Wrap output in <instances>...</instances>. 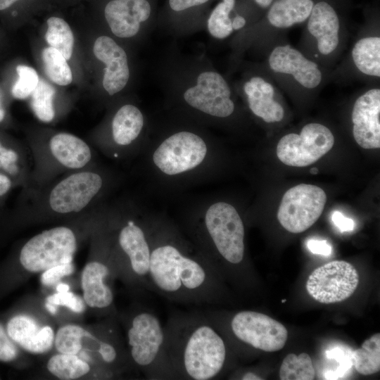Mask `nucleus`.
<instances>
[{"label": "nucleus", "mask_w": 380, "mask_h": 380, "mask_svg": "<svg viewBox=\"0 0 380 380\" xmlns=\"http://www.w3.org/2000/svg\"><path fill=\"white\" fill-rule=\"evenodd\" d=\"M150 291L182 305H208L220 300V276L177 227L151 218Z\"/></svg>", "instance_id": "obj_1"}, {"label": "nucleus", "mask_w": 380, "mask_h": 380, "mask_svg": "<svg viewBox=\"0 0 380 380\" xmlns=\"http://www.w3.org/2000/svg\"><path fill=\"white\" fill-rule=\"evenodd\" d=\"M157 75L174 117L204 127L236 111L232 86L204 53L184 54L172 46L160 60Z\"/></svg>", "instance_id": "obj_2"}, {"label": "nucleus", "mask_w": 380, "mask_h": 380, "mask_svg": "<svg viewBox=\"0 0 380 380\" xmlns=\"http://www.w3.org/2000/svg\"><path fill=\"white\" fill-rule=\"evenodd\" d=\"M164 331L171 379L210 380L223 372L226 342L203 311L172 312Z\"/></svg>", "instance_id": "obj_3"}, {"label": "nucleus", "mask_w": 380, "mask_h": 380, "mask_svg": "<svg viewBox=\"0 0 380 380\" xmlns=\"http://www.w3.org/2000/svg\"><path fill=\"white\" fill-rule=\"evenodd\" d=\"M110 181V175L97 165L64 174L25 188L23 208L30 217L42 218L85 215L98 208Z\"/></svg>", "instance_id": "obj_4"}, {"label": "nucleus", "mask_w": 380, "mask_h": 380, "mask_svg": "<svg viewBox=\"0 0 380 380\" xmlns=\"http://www.w3.org/2000/svg\"><path fill=\"white\" fill-rule=\"evenodd\" d=\"M184 228L189 240L219 275L222 263L243 262L245 229L232 205L224 201L208 205L190 216Z\"/></svg>", "instance_id": "obj_5"}, {"label": "nucleus", "mask_w": 380, "mask_h": 380, "mask_svg": "<svg viewBox=\"0 0 380 380\" xmlns=\"http://www.w3.org/2000/svg\"><path fill=\"white\" fill-rule=\"evenodd\" d=\"M210 145L203 126L176 118L160 134L151 154V164L162 178L191 176L208 165Z\"/></svg>", "instance_id": "obj_6"}, {"label": "nucleus", "mask_w": 380, "mask_h": 380, "mask_svg": "<svg viewBox=\"0 0 380 380\" xmlns=\"http://www.w3.org/2000/svg\"><path fill=\"white\" fill-rule=\"evenodd\" d=\"M30 156L32 166L27 187L42 185L64 174L96 165L89 145L68 132L54 133L46 141L30 143Z\"/></svg>", "instance_id": "obj_7"}, {"label": "nucleus", "mask_w": 380, "mask_h": 380, "mask_svg": "<svg viewBox=\"0 0 380 380\" xmlns=\"http://www.w3.org/2000/svg\"><path fill=\"white\" fill-rule=\"evenodd\" d=\"M108 220L109 230L113 232V251L119 267L132 282L150 291L151 217L141 219L132 213H115Z\"/></svg>", "instance_id": "obj_8"}, {"label": "nucleus", "mask_w": 380, "mask_h": 380, "mask_svg": "<svg viewBox=\"0 0 380 380\" xmlns=\"http://www.w3.org/2000/svg\"><path fill=\"white\" fill-rule=\"evenodd\" d=\"M132 362L151 380H169L171 375L165 351V331L151 309H139L132 315L127 331Z\"/></svg>", "instance_id": "obj_9"}, {"label": "nucleus", "mask_w": 380, "mask_h": 380, "mask_svg": "<svg viewBox=\"0 0 380 380\" xmlns=\"http://www.w3.org/2000/svg\"><path fill=\"white\" fill-rule=\"evenodd\" d=\"M77 246L75 231L68 226H57L27 240L20 251L19 260L29 272H42L56 265L71 263Z\"/></svg>", "instance_id": "obj_10"}, {"label": "nucleus", "mask_w": 380, "mask_h": 380, "mask_svg": "<svg viewBox=\"0 0 380 380\" xmlns=\"http://www.w3.org/2000/svg\"><path fill=\"white\" fill-rule=\"evenodd\" d=\"M158 0H103L102 15L116 37H144L156 26Z\"/></svg>", "instance_id": "obj_11"}, {"label": "nucleus", "mask_w": 380, "mask_h": 380, "mask_svg": "<svg viewBox=\"0 0 380 380\" xmlns=\"http://www.w3.org/2000/svg\"><path fill=\"white\" fill-rule=\"evenodd\" d=\"M334 144V135L327 127L311 122L299 134L290 133L282 137L277 146V156L286 165L306 167L328 153Z\"/></svg>", "instance_id": "obj_12"}, {"label": "nucleus", "mask_w": 380, "mask_h": 380, "mask_svg": "<svg viewBox=\"0 0 380 380\" xmlns=\"http://www.w3.org/2000/svg\"><path fill=\"white\" fill-rule=\"evenodd\" d=\"M327 202V195L320 187L300 184L287 190L277 212L281 225L291 233H300L319 219Z\"/></svg>", "instance_id": "obj_13"}, {"label": "nucleus", "mask_w": 380, "mask_h": 380, "mask_svg": "<svg viewBox=\"0 0 380 380\" xmlns=\"http://www.w3.org/2000/svg\"><path fill=\"white\" fill-rule=\"evenodd\" d=\"M229 328L236 340L266 352L282 349L288 337L287 329L280 322L252 310L234 314L229 321Z\"/></svg>", "instance_id": "obj_14"}, {"label": "nucleus", "mask_w": 380, "mask_h": 380, "mask_svg": "<svg viewBox=\"0 0 380 380\" xmlns=\"http://www.w3.org/2000/svg\"><path fill=\"white\" fill-rule=\"evenodd\" d=\"M359 276L350 263L334 260L315 269L306 283L308 293L322 303H334L348 298L355 291Z\"/></svg>", "instance_id": "obj_15"}, {"label": "nucleus", "mask_w": 380, "mask_h": 380, "mask_svg": "<svg viewBox=\"0 0 380 380\" xmlns=\"http://www.w3.org/2000/svg\"><path fill=\"white\" fill-rule=\"evenodd\" d=\"M109 127L108 139L101 150L110 156L122 157L133 151L145 136L146 118L138 106L126 103L115 110Z\"/></svg>", "instance_id": "obj_16"}, {"label": "nucleus", "mask_w": 380, "mask_h": 380, "mask_svg": "<svg viewBox=\"0 0 380 380\" xmlns=\"http://www.w3.org/2000/svg\"><path fill=\"white\" fill-rule=\"evenodd\" d=\"M213 0H165L158 11L156 26L174 37L205 30Z\"/></svg>", "instance_id": "obj_17"}, {"label": "nucleus", "mask_w": 380, "mask_h": 380, "mask_svg": "<svg viewBox=\"0 0 380 380\" xmlns=\"http://www.w3.org/2000/svg\"><path fill=\"white\" fill-rule=\"evenodd\" d=\"M95 57L103 64L102 86L110 96L122 91L131 78L129 58L125 49L113 37H98L93 46Z\"/></svg>", "instance_id": "obj_18"}, {"label": "nucleus", "mask_w": 380, "mask_h": 380, "mask_svg": "<svg viewBox=\"0 0 380 380\" xmlns=\"http://www.w3.org/2000/svg\"><path fill=\"white\" fill-rule=\"evenodd\" d=\"M353 134L365 149L380 148V89L373 88L361 94L352 110Z\"/></svg>", "instance_id": "obj_19"}, {"label": "nucleus", "mask_w": 380, "mask_h": 380, "mask_svg": "<svg viewBox=\"0 0 380 380\" xmlns=\"http://www.w3.org/2000/svg\"><path fill=\"white\" fill-rule=\"evenodd\" d=\"M268 63L273 72L291 75L305 88L315 89L322 82L317 64L289 44L275 46L269 55Z\"/></svg>", "instance_id": "obj_20"}, {"label": "nucleus", "mask_w": 380, "mask_h": 380, "mask_svg": "<svg viewBox=\"0 0 380 380\" xmlns=\"http://www.w3.org/2000/svg\"><path fill=\"white\" fill-rule=\"evenodd\" d=\"M240 89L248 109L255 116L267 123L283 119L284 110L281 104L274 99V87L264 77L248 75L242 80Z\"/></svg>", "instance_id": "obj_21"}, {"label": "nucleus", "mask_w": 380, "mask_h": 380, "mask_svg": "<svg viewBox=\"0 0 380 380\" xmlns=\"http://www.w3.org/2000/svg\"><path fill=\"white\" fill-rule=\"evenodd\" d=\"M6 329L14 343L32 353H46L54 341L55 336L51 327H42L34 319L25 315L11 317Z\"/></svg>", "instance_id": "obj_22"}, {"label": "nucleus", "mask_w": 380, "mask_h": 380, "mask_svg": "<svg viewBox=\"0 0 380 380\" xmlns=\"http://www.w3.org/2000/svg\"><path fill=\"white\" fill-rule=\"evenodd\" d=\"M308 30L317 41L319 52L333 53L339 43L340 23L336 12L326 1L314 4L308 18Z\"/></svg>", "instance_id": "obj_23"}, {"label": "nucleus", "mask_w": 380, "mask_h": 380, "mask_svg": "<svg viewBox=\"0 0 380 380\" xmlns=\"http://www.w3.org/2000/svg\"><path fill=\"white\" fill-rule=\"evenodd\" d=\"M110 268L102 261L89 262L84 267L81 284L84 300L92 308L108 309L113 303V293L106 283Z\"/></svg>", "instance_id": "obj_24"}, {"label": "nucleus", "mask_w": 380, "mask_h": 380, "mask_svg": "<svg viewBox=\"0 0 380 380\" xmlns=\"http://www.w3.org/2000/svg\"><path fill=\"white\" fill-rule=\"evenodd\" d=\"M313 6L312 0H277L268 11L267 20L274 27L289 28L305 21Z\"/></svg>", "instance_id": "obj_25"}, {"label": "nucleus", "mask_w": 380, "mask_h": 380, "mask_svg": "<svg viewBox=\"0 0 380 380\" xmlns=\"http://www.w3.org/2000/svg\"><path fill=\"white\" fill-rule=\"evenodd\" d=\"M0 172L8 176L13 182L26 188L30 184L32 165L25 151L5 144L0 138Z\"/></svg>", "instance_id": "obj_26"}, {"label": "nucleus", "mask_w": 380, "mask_h": 380, "mask_svg": "<svg viewBox=\"0 0 380 380\" xmlns=\"http://www.w3.org/2000/svg\"><path fill=\"white\" fill-rule=\"evenodd\" d=\"M351 56L357 69L368 76L380 77V37H365L352 49Z\"/></svg>", "instance_id": "obj_27"}, {"label": "nucleus", "mask_w": 380, "mask_h": 380, "mask_svg": "<svg viewBox=\"0 0 380 380\" xmlns=\"http://www.w3.org/2000/svg\"><path fill=\"white\" fill-rule=\"evenodd\" d=\"M236 0H220L210 9L205 21V30L209 35L217 40L230 37L233 32L231 14L234 10Z\"/></svg>", "instance_id": "obj_28"}, {"label": "nucleus", "mask_w": 380, "mask_h": 380, "mask_svg": "<svg viewBox=\"0 0 380 380\" xmlns=\"http://www.w3.org/2000/svg\"><path fill=\"white\" fill-rule=\"evenodd\" d=\"M353 365L362 375H371L380 370V334L366 339L352 354Z\"/></svg>", "instance_id": "obj_29"}, {"label": "nucleus", "mask_w": 380, "mask_h": 380, "mask_svg": "<svg viewBox=\"0 0 380 380\" xmlns=\"http://www.w3.org/2000/svg\"><path fill=\"white\" fill-rule=\"evenodd\" d=\"M46 42L61 52L66 60L72 54L74 36L68 23L62 18L51 16L46 20Z\"/></svg>", "instance_id": "obj_30"}, {"label": "nucleus", "mask_w": 380, "mask_h": 380, "mask_svg": "<svg viewBox=\"0 0 380 380\" xmlns=\"http://www.w3.org/2000/svg\"><path fill=\"white\" fill-rule=\"evenodd\" d=\"M47 369L60 379L70 380L87 374L90 371V366L76 355L61 353L49 360Z\"/></svg>", "instance_id": "obj_31"}, {"label": "nucleus", "mask_w": 380, "mask_h": 380, "mask_svg": "<svg viewBox=\"0 0 380 380\" xmlns=\"http://www.w3.org/2000/svg\"><path fill=\"white\" fill-rule=\"evenodd\" d=\"M42 58L44 72L53 83L66 86L71 83L72 74L67 60L57 49L49 46L43 49Z\"/></svg>", "instance_id": "obj_32"}, {"label": "nucleus", "mask_w": 380, "mask_h": 380, "mask_svg": "<svg viewBox=\"0 0 380 380\" xmlns=\"http://www.w3.org/2000/svg\"><path fill=\"white\" fill-rule=\"evenodd\" d=\"M279 377L281 380L314 379L315 371L309 355L305 353L298 355L294 353L287 355L281 365Z\"/></svg>", "instance_id": "obj_33"}, {"label": "nucleus", "mask_w": 380, "mask_h": 380, "mask_svg": "<svg viewBox=\"0 0 380 380\" xmlns=\"http://www.w3.org/2000/svg\"><path fill=\"white\" fill-rule=\"evenodd\" d=\"M55 89L44 80H39L32 94L31 108L35 116L42 122H51L56 115L54 108Z\"/></svg>", "instance_id": "obj_34"}, {"label": "nucleus", "mask_w": 380, "mask_h": 380, "mask_svg": "<svg viewBox=\"0 0 380 380\" xmlns=\"http://www.w3.org/2000/svg\"><path fill=\"white\" fill-rule=\"evenodd\" d=\"M84 336L93 337L78 325H65L58 330L54 336L55 347L60 353L77 355L82 349Z\"/></svg>", "instance_id": "obj_35"}, {"label": "nucleus", "mask_w": 380, "mask_h": 380, "mask_svg": "<svg viewBox=\"0 0 380 380\" xmlns=\"http://www.w3.org/2000/svg\"><path fill=\"white\" fill-rule=\"evenodd\" d=\"M16 72L18 79L11 87V94L16 99L23 100L32 95L39 78L36 70L27 65H18Z\"/></svg>", "instance_id": "obj_36"}, {"label": "nucleus", "mask_w": 380, "mask_h": 380, "mask_svg": "<svg viewBox=\"0 0 380 380\" xmlns=\"http://www.w3.org/2000/svg\"><path fill=\"white\" fill-rule=\"evenodd\" d=\"M46 302L55 305L65 306L77 313L82 312L85 308L84 300L69 291L51 295L46 298Z\"/></svg>", "instance_id": "obj_37"}, {"label": "nucleus", "mask_w": 380, "mask_h": 380, "mask_svg": "<svg viewBox=\"0 0 380 380\" xmlns=\"http://www.w3.org/2000/svg\"><path fill=\"white\" fill-rule=\"evenodd\" d=\"M74 265L71 263L56 265L44 271L41 276V282L44 286H52L61 278L71 274L74 272Z\"/></svg>", "instance_id": "obj_38"}, {"label": "nucleus", "mask_w": 380, "mask_h": 380, "mask_svg": "<svg viewBox=\"0 0 380 380\" xmlns=\"http://www.w3.org/2000/svg\"><path fill=\"white\" fill-rule=\"evenodd\" d=\"M17 356V347L8 335L6 329L0 323V361L11 362Z\"/></svg>", "instance_id": "obj_39"}, {"label": "nucleus", "mask_w": 380, "mask_h": 380, "mask_svg": "<svg viewBox=\"0 0 380 380\" xmlns=\"http://www.w3.org/2000/svg\"><path fill=\"white\" fill-rule=\"evenodd\" d=\"M97 352L102 361L107 365H113L118 362V351L116 346L110 342L100 341Z\"/></svg>", "instance_id": "obj_40"}, {"label": "nucleus", "mask_w": 380, "mask_h": 380, "mask_svg": "<svg viewBox=\"0 0 380 380\" xmlns=\"http://www.w3.org/2000/svg\"><path fill=\"white\" fill-rule=\"evenodd\" d=\"M28 0H0V14L12 18L19 17L22 6L27 4Z\"/></svg>", "instance_id": "obj_41"}, {"label": "nucleus", "mask_w": 380, "mask_h": 380, "mask_svg": "<svg viewBox=\"0 0 380 380\" xmlns=\"http://www.w3.org/2000/svg\"><path fill=\"white\" fill-rule=\"evenodd\" d=\"M331 221L341 232H351L355 228V222L341 212L335 210L331 215Z\"/></svg>", "instance_id": "obj_42"}, {"label": "nucleus", "mask_w": 380, "mask_h": 380, "mask_svg": "<svg viewBox=\"0 0 380 380\" xmlns=\"http://www.w3.org/2000/svg\"><path fill=\"white\" fill-rule=\"evenodd\" d=\"M307 246L309 251L314 254L329 256L332 252V247L327 240L312 239L308 241Z\"/></svg>", "instance_id": "obj_43"}, {"label": "nucleus", "mask_w": 380, "mask_h": 380, "mask_svg": "<svg viewBox=\"0 0 380 380\" xmlns=\"http://www.w3.org/2000/svg\"><path fill=\"white\" fill-rule=\"evenodd\" d=\"M13 184V182L11 179L0 172V197L6 196L12 188Z\"/></svg>", "instance_id": "obj_44"}, {"label": "nucleus", "mask_w": 380, "mask_h": 380, "mask_svg": "<svg viewBox=\"0 0 380 380\" xmlns=\"http://www.w3.org/2000/svg\"><path fill=\"white\" fill-rule=\"evenodd\" d=\"M247 25L246 18L240 14H236L232 19V28L234 32L240 31Z\"/></svg>", "instance_id": "obj_45"}, {"label": "nucleus", "mask_w": 380, "mask_h": 380, "mask_svg": "<svg viewBox=\"0 0 380 380\" xmlns=\"http://www.w3.org/2000/svg\"><path fill=\"white\" fill-rule=\"evenodd\" d=\"M241 379H243V380H260V379H262V378H260V376H258V374L253 373V372H244L240 377Z\"/></svg>", "instance_id": "obj_46"}, {"label": "nucleus", "mask_w": 380, "mask_h": 380, "mask_svg": "<svg viewBox=\"0 0 380 380\" xmlns=\"http://www.w3.org/2000/svg\"><path fill=\"white\" fill-rule=\"evenodd\" d=\"M6 118V108L3 100V96L0 91V123L2 122Z\"/></svg>", "instance_id": "obj_47"}, {"label": "nucleus", "mask_w": 380, "mask_h": 380, "mask_svg": "<svg viewBox=\"0 0 380 380\" xmlns=\"http://www.w3.org/2000/svg\"><path fill=\"white\" fill-rule=\"evenodd\" d=\"M273 0H254L255 3L262 8H267Z\"/></svg>", "instance_id": "obj_48"}, {"label": "nucleus", "mask_w": 380, "mask_h": 380, "mask_svg": "<svg viewBox=\"0 0 380 380\" xmlns=\"http://www.w3.org/2000/svg\"><path fill=\"white\" fill-rule=\"evenodd\" d=\"M57 292H65L69 291V286L64 283H60L56 286Z\"/></svg>", "instance_id": "obj_49"}, {"label": "nucleus", "mask_w": 380, "mask_h": 380, "mask_svg": "<svg viewBox=\"0 0 380 380\" xmlns=\"http://www.w3.org/2000/svg\"><path fill=\"white\" fill-rule=\"evenodd\" d=\"M45 306H46V308L47 309V310L51 314L55 315L56 313L57 309H56L55 305L46 302V304H45Z\"/></svg>", "instance_id": "obj_50"}, {"label": "nucleus", "mask_w": 380, "mask_h": 380, "mask_svg": "<svg viewBox=\"0 0 380 380\" xmlns=\"http://www.w3.org/2000/svg\"><path fill=\"white\" fill-rule=\"evenodd\" d=\"M312 174H317L318 172V169L317 167H313L310 170Z\"/></svg>", "instance_id": "obj_51"}, {"label": "nucleus", "mask_w": 380, "mask_h": 380, "mask_svg": "<svg viewBox=\"0 0 380 380\" xmlns=\"http://www.w3.org/2000/svg\"><path fill=\"white\" fill-rule=\"evenodd\" d=\"M285 301H286L285 299H284V300H281L282 303H284V302H285Z\"/></svg>", "instance_id": "obj_52"}]
</instances>
